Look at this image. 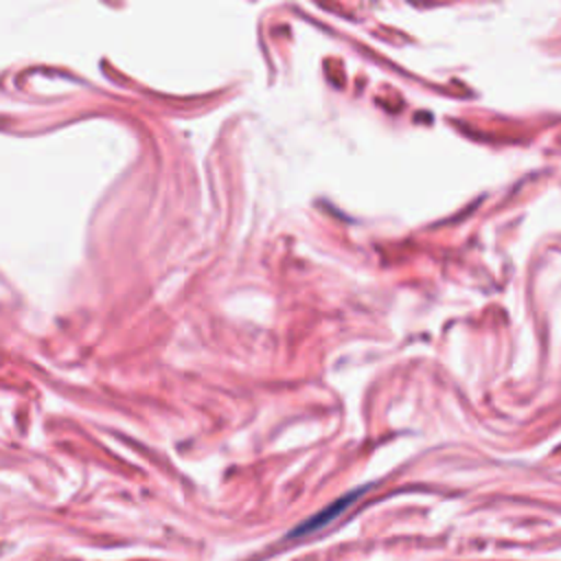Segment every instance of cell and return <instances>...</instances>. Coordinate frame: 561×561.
<instances>
[{
	"label": "cell",
	"mask_w": 561,
	"mask_h": 561,
	"mask_svg": "<svg viewBox=\"0 0 561 561\" xmlns=\"http://www.w3.org/2000/svg\"><path fill=\"white\" fill-rule=\"evenodd\" d=\"M351 500H353V495H346V497H342V500H340L335 506H329L324 513L316 515L313 519H309L307 524H302L300 528H296V533H305V530H309V528H318V526H322V524H324V522H329L333 515H337V513H340V511H342V508H344V506H346Z\"/></svg>",
	"instance_id": "cell-1"
}]
</instances>
